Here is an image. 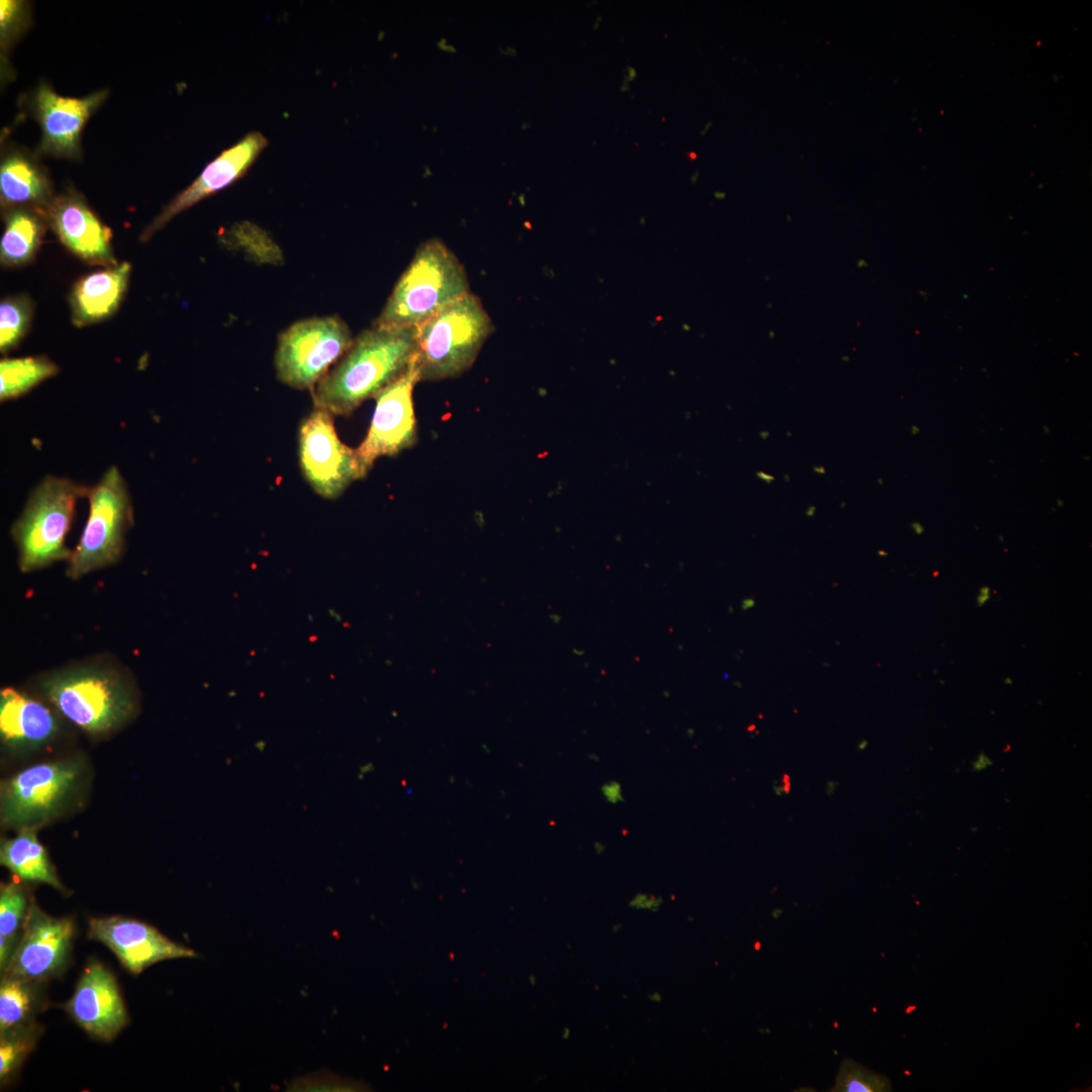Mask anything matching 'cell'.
I'll return each instance as SVG.
<instances>
[{
  "label": "cell",
  "instance_id": "39",
  "mask_svg": "<svg viewBox=\"0 0 1092 1092\" xmlns=\"http://www.w3.org/2000/svg\"><path fill=\"white\" fill-rule=\"evenodd\" d=\"M688 157L691 160H696L697 159V154L695 152H690V153H688Z\"/></svg>",
  "mask_w": 1092,
  "mask_h": 1092
},
{
  "label": "cell",
  "instance_id": "31",
  "mask_svg": "<svg viewBox=\"0 0 1092 1092\" xmlns=\"http://www.w3.org/2000/svg\"><path fill=\"white\" fill-rule=\"evenodd\" d=\"M992 764V760L985 754L980 753L977 759L973 762V769L976 771L983 770Z\"/></svg>",
  "mask_w": 1092,
  "mask_h": 1092
},
{
  "label": "cell",
  "instance_id": "1",
  "mask_svg": "<svg viewBox=\"0 0 1092 1092\" xmlns=\"http://www.w3.org/2000/svg\"><path fill=\"white\" fill-rule=\"evenodd\" d=\"M416 353V328L373 327L362 331L340 360L310 390L313 406L349 416L398 378Z\"/></svg>",
  "mask_w": 1092,
  "mask_h": 1092
},
{
  "label": "cell",
  "instance_id": "38",
  "mask_svg": "<svg viewBox=\"0 0 1092 1092\" xmlns=\"http://www.w3.org/2000/svg\"><path fill=\"white\" fill-rule=\"evenodd\" d=\"M711 125H712V122L707 123L705 125L704 129L701 131V134L704 135L708 131V129L711 127Z\"/></svg>",
  "mask_w": 1092,
  "mask_h": 1092
},
{
  "label": "cell",
  "instance_id": "24",
  "mask_svg": "<svg viewBox=\"0 0 1092 1092\" xmlns=\"http://www.w3.org/2000/svg\"><path fill=\"white\" fill-rule=\"evenodd\" d=\"M0 1033V1080L3 1082L18 1069L33 1048L37 1029L29 1022Z\"/></svg>",
  "mask_w": 1092,
  "mask_h": 1092
},
{
  "label": "cell",
  "instance_id": "9",
  "mask_svg": "<svg viewBox=\"0 0 1092 1092\" xmlns=\"http://www.w3.org/2000/svg\"><path fill=\"white\" fill-rule=\"evenodd\" d=\"M297 453L304 479L326 499L339 497L352 482L368 473L356 449L340 440L334 416L320 407L313 406L298 426Z\"/></svg>",
  "mask_w": 1092,
  "mask_h": 1092
},
{
  "label": "cell",
  "instance_id": "23",
  "mask_svg": "<svg viewBox=\"0 0 1092 1092\" xmlns=\"http://www.w3.org/2000/svg\"><path fill=\"white\" fill-rule=\"evenodd\" d=\"M33 980L3 975L0 984V1032L27 1024L37 1006Z\"/></svg>",
  "mask_w": 1092,
  "mask_h": 1092
},
{
  "label": "cell",
  "instance_id": "37",
  "mask_svg": "<svg viewBox=\"0 0 1092 1092\" xmlns=\"http://www.w3.org/2000/svg\"><path fill=\"white\" fill-rule=\"evenodd\" d=\"M752 605H753L752 600H745L742 607H743V609H745V608H750Z\"/></svg>",
  "mask_w": 1092,
  "mask_h": 1092
},
{
  "label": "cell",
  "instance_id": "21",
  "mask_svg": "<svg viewBox=\"0 0 1092 1092\" xmlns=\"http://www.w3.org/2000/svg\"><path fill=\"white\" fill-rule=\"evenodd\" d=\"M44 224L36 210L14 207L5 217L4 233L0 242V259L5 266H20L35 255Z\"/></svg>",
  "mask_w": 1092,
  "mask_h": 1092
},
{
  "label": "cell",
  "instance_id": "19",
  "mask_svg": "<svg viewBox=\"0 0 1092 1092\" xmlns=\"http://www.w3.org/2000/svg\"><path fill=\"white\" fill-rule=\"evenodd\" d=\"M0 194L3 206L36 205L43 213L53 200L46 174L20 153H11L1 163Z\"/></svg>",
  "mask_w": 1092,
  "mask_h": 1092
},
{
  "label": "cell",
  "instance_id": "33",
  "mask_svg": "<svg viewBox=\"0 0 1092 1092\" xmlns=\"http://www.w3.org/2000/svg\"><path fill=\"white\" fill-rule=\"evenodd\" d=\"M647 997L651 1002H655V1003H659L662 1000V997H661L660 993H658L657 991L652 992V993H648Z\"/></svg>",
  "mask_w": 1092,
  "mask_h": 1092
},
{
  "label": "cell",
  "instance_id": "14",
  "mask_svg": "<svg viewBox=\"0 0 1092 1092\" xmlns=\"http://www.w3.org/2000/svg\"><path fill=\"white\" fill-rule=\"evenodd\" d=\"M106 95V91H98L83 98L64 97L47 85L39 86L34 110L42 131L40 151L56 157L78 158L82 128Z\"/></svg>",
  "mask_w": 1092,
  "mask_h": 1092
},
{
  "label": "cell",
  "instance_id": "25",
  "mask_svg": "<svg viewBox=\"0 0 1092 1092\" xmlns=\"http://www.w3.org/2000/svg\"><path fill=\"white\" fill-rule=\"evenodd\" d=\"M32 313V303L26 296L5 298L0 304V350L14 348L24 336Z\"/></svg>",
  "mask_w": 1092,
  "mask_h": 1092
},
{
  "label": "cell",
  "instance_id": "10",
  "mask_svg": "<svg viewBox=\"0 0 1092 1092\" xmlns=\"http://www.w3.org/2000/svg\"><path fill=\"white\" fill-rule=\"evenodd\" d=\"M420 382L415 358L407 369L375 397L376 404L367 434L356 448L368 472L383 456H394L418 440L413 391Z\"/></svg>",
  "mask_w": 1092,
  "mask_h": 1092
},
{
  "label": "cell",
  "instance_id": "34",
  "mask_svg": "<svg viewBox=\"0 0 1092 1092\" xmlns=\"http://www.w3.org/2000/svg\"><path fill=\"white\" fill-rule=\"evenodd\" d=\"M626 71L628 72V75H625L626 81H632L636 77V71L631 67H628Z\"/></svg>",
  "mask_w": 1092,
  "mask_h": 1092
},
{
  "label": "cell",
  "instance_id": "32",
  "mask_svg": "<svg viewBox=\"0 0 1092 1092\" xmlns=\"http://www.w3.org/2000/svg\"><path fill=\"white\" fill-rule=\"evenodd\" d=\"M989 599H990V588L988 586L981 587L980 595L978 596V599H977L978 606L985 605L989 601Z\"/></svg>",
  "mask_w": 1092,
  "mask_h": 1092
},
{
  "label": "cell",
  "instance_id": "2",
  "mask_svg": "<svg viewBox=\"0 0 1092 1092\" xmlns=\"http://www.w3.org/2000/svg\"><path fill=\"white\" fill-rule=\"evenodd\" d=\"M469 291L463 265L438 239L422 243L373 327L417 328Z\"/></svg>",
  "mask_w": 1092,
  "mask_h": 1092
},
{
  "label": "cell",
  "instance_id": "8",
  "mask_svg": "<svg viewBox=\"0 0 1092 1092\" xmlns=\"http://www.w3.org/2000/svg\"><path fill=\"white\" fill-rule=\"evenodd\" d=\"M81 767L76 760L41 762L20 770L1 785L4 825L35 828L53 819L74 793Z\"/></svg>",
  "mask_w": 1092,
  "mask_h": 1092
},
{
  "label": "cell",
  "instance_id": "20",
  "mask_svg": "<svg viewBox=\"0 0 1092 1092\" xmlns=\"http://www.w3.org/2000/svg\"><path fill=\"white\" fill-rule=\"evenodd\" d=\"M0 862L23 881L48 884L65 891L35 828H23L11 839L1 842Z\"/></svg>",
  "mask_w": 1092,
  "mask_h": 1092
},
{
  "label": "cell",
  "instance_id": "4",
  "mask_svg": "<svg viewBox=\"0 0 1092 1092\" xmlns=\"http://www.w3.org/2000/svg\"><path fill=\"white\" fill-rule=\"evenodd\" d=\"M85 488L57 476H47L34 488L11 531L21 571L69 560L72 551L65 547V538L74 518L76 500L84 496Z\"/></svg>",
  "mask_w": 1092,
  "mask_h": 1092
},
{
  "label": "cell",
  "instance_id": "13",
  "mask_svg": "<svg viewBox=\"0 0 1092 1092\" xmlns=\"http://www.w3.org/2000/svg\"><path fill=\"white\" fill-rule=\"evenodd\" d=\"M267 145L265 135L260 131H252L221 152L187 188L163 208L144 231L142 241L150 240L176 215L242 178Z\"/></svg>",
  "mask_w": 1092,
  "mask_h": 1092
},
{
  "label": "cell",
  "instance_id": "5",
  "mask_svg": "<svg viewBox=\"0 0 1092 1092\" xmlns=\"http://www.w3.org/2000/svg\"><path fill=\"white\" fill-rule=\"evenodd\" d=\"M46 698L68 720L87 732L112 730L132 711L131 697L115 674L96 668H77L44 678Z\"/></svg>",
  "mask_w": 1092,
  "mask_h": 1092
},
{
  "label": "cell",
  "instance_id": "17",
  "mask_svg": "<svg viewBox=\"0 0 1092 1092\" xmlns=\"http://www.w3.org/2000/svg\"><path fill=\"white\" fill-rule=\"evenodd\" d=\"M58 730L55 716L42 703L12 688L0 694V733L11 747L32 748L50 741Z\"/></svg>",
  "mask_w": 1092,
  "mask_h": 1092
},
{
  "label": "cell",
  "instance_id": "15",
  "mask_svg": "<svg viewBox=\"0 0 1092 1092\" xmlns=\"http://www.w3.org/2000/svg\"><path fill=\"white\" fill-rule=\"evenodd\" d=\"M67 1009L83 1029L101 1040H111L127 1022L116 981L98 962L84 970Z\"/></svg>",
  "mask_w": 1092,
  "mask_h": 1092
},
{
  "label": "cell",
  "instance_id": "26",
  "mask_svg": "<svg viewBox=\"0 0 1092 1092\" xmlns=\"http://www.w3.org/2000/svg\"><path fill=\"white\" fill-rule=\"evenodd\" d=\"M835 1092H889L892 1084L888 1077L875 1073L852 1059H844L839 1067Z\"/></svg>",
  "mask_w": 1092,
  "mask_h": 1092
},
{
  "label": "cell",
  "instance_id": "30",
  "mask_svg": "<svg viewBox=\"0 0 1092 1092\" xmlns=\"http://www.w3.org/2000/svg\"><path fill=\"white\" fill-rule=\"evenodd\" d=\"M601 792L605 800L610 804H619L624 801L622 786L617 781H609L603 784Z\"/></svg>",
  "mask_w": 1092,
  "mask_h": 1092
},
{
  "label": "cell",
  "instance_id": "40",
  "mask_svg": "<svg viewBox=\"0 0 1092 1092\" xmlns=\"http://www.w3.org/2000/svg\"><path fill=\"white\" fill-rule=\"evenodd\" d=\"M568 1036H569V1029H568V1028H566V1029L564 1030V1032H563V1037H564V1038H568Z\"/></svg>",
  "mask_w": 1092,
  "mask_h": 1092
},
{
  "label": "cell",
  "instance_id": "28",
  "mask_svg": "<svg viewBox=\"0 0 1092 1092\" xmlns=\"http://www.w3.org/2000/svg\"><path fill=\"white\" fill-rule=\"evenodd\" d=\"M23 7L24 5L19 1L2 0L0 2L2 47L7 46V42L12 38V35L19 31L21 23L24 20L25 11Z\"/></svg>",
  "mask_w": 1092,
  "mask_h": 1092
},
{
  "label": "cell",
  "instance_id": "12",
  "mask_svg": "<svg viewBox=\"0 0 1092 1092\" xmlns=\"http://www.w3.org/2000/svg\"><path fill=\"white\" fill-rule=\"evenodd\" d=\"M88 935L111 949L134 975L161 961L197 957L193 949L170 940L151 925L120 916L91 918Z\"/></svg>",
  "mask_w": 1092,
  "mask_h": 1092
},
{
  "label": "cell",
  "instance_id": "35",
  "mask_svg": "<svg viewBox=\"0 0 1092 1092\" xmlns=\"http://www.w3.org/2000/svg\"><path fill=\"white\" fill-rule=\"evenodd\" d=\"M912 527H913V528L915 529V532H916L917 534H921V533L923 532V530H924V528H923V527H922V526H921L920 524H918V523H914V524L912 525Z\"/></svg>",
  "mask_w": 1092,
  "mask_h": 1092
},
{
  "label": "cell",
  "instance_id": "11",
  "mask_svg": "<svg viewBox=\"0 0 1092 1092\" xmlns=\"http://www.w3.org/2000/svg\"><path fill=\"white\" fill-rule=\"evenodd\" d=\"M22 929L3 975L36 981L59 974L69 958L72 919L52 917L31 901Z\"/></svg>",
  "mask_w": 1092,
  "mask_h": 1092
},
{
  "label": "cell",
  "instance_id": "6",
  "mask_svg": "<svg viewBox=\"0 0 1092 1092\" xmlns=\"http://www.w3.org/2000/svg\"><path fill=\"white\" fill-rule=\"evenodd\" d=\"M84 495L89 500V516L66 571L74 579L116 562L123 550L125 530L132 522L127 486L116 467L86 487Z\"/></svg>",
  "mask_w": 1092,
  "mask_h": 1092
},
{
  "label": "cell",
  "instance_id": "7",
  "mask_svg": "<svg viewBox=\"0 0 1092 1092\" xmlns=\"http://www.w3.org/2000/svg\"><path fill=\"white\" fill-rule=\"evenodd\" d=\"M353 340L348 325L337 314L295 322L278 337L276 376L287 386L311 390Z\"/></svg>",
  "mask_w": 1092,
  "mask_h": 1092
},
{
  "label": "cell",
  "instance_id": "42",
  "mask_svg": "<svg viewBox=\"0 0 1092 1092\" xmlns=\"http://www.w3.org/2000/svg\"><path fill=\"white\" fill-rule=\"evenodd\" d=\"M697 177H698V171H697V172L695 173V175L693 176V182H695V179H697Z\"/></svg>",
  "mask_w": 1092,
  "mask_h": 1092
},
{
  "label": "cell",
  "instance_id": "36",
  "mask_svg": "<svg viewBox=\"0 0 1092 1092\" xmlns=\"http://www.w3.org/2000/svg\"><path fill=\"white\" fill-rule=\"evenodd\" d=\"M622 927H623V925L621 923H616V924H614L612 926V932L617 933L618 931H620L622 929Z\"/></svg>",
  "mask_w": 1092,
  "mask_h": 1092
},
{
  "label": "cell",
  "instance_id": "41",
  "mask_svg": "<svg viewBox=\"0 0 1092 1092\" xmlns=\"http://www.w3.org/2000/svg\"><path fill=\"white\" fill-rule=\"evenodd\" d=\"M753 946H754V948H755L756 950H758V949L760 948V943H759V941H756V942H755V944H754Z\"/></svg>",
  "mask_w": 1092,
  "mask_h": 1092
},
{
  "label": "cell",
  "instance_id": "18",
  "mask_svg": "<svg viewBox=\"0 0 1092 1092\" xmlns=\"http://www.w3.org/2000/svg\"><path fill=\"white\" fill-rule=\"evenodd\" d=\"M130 265L123 262L80 279L71 294L72 320L84 327L110 316L127 287Z\"/></svg>",
  "mask_w": 1092,
  "mask_h": 1092
},
{
  "label": "cell",
  "instance_id": "27",
  "mask_svg": "<svg viewBox=\"0 0 1092 1092\" xmlns=\"http://www.w3.org/2000/svg\"><path fill=\"white\" fill-rule=\"evenodd\" d=\"M28 907L27 894L21 885L12 881L1 885L0 936L17 944V931L23 925Z\"/></svg>",
  "mask_w": 1092,
  "mask_h": 1092
},
{
  "label": "cell",
  "instance_id": "29",
  "mask_svg": "<svg viewBox=\"0 0 1092 1092\" xmlns=\"http://www.w3.org/2000/svg\"><path fill=\"white\" fill-rule=\"evenodd\" d=\"M663 903L661 896H655L646 893H637L629 901V906L636 910H647L651 912H657Z\"/></svg>",
  "mask_w": 1092,
  "mask_h": 1092
},
{
  "label": "cell",
  "instance_id": "3",
  "mask_svg": "<svg viewBox=\"0 0 1092 1092\" xmlns=\"http://www.w3.org/2000/svg\"><path fill=\"white\" fill-rule=\"evenodd\" d=\"M493 324L480 299L468 292L416 328L420 381L454 378L474 363Z\"/></svg>",
  "mask_w": 1092,
  "mask_h": 1092
},
{
  "label": "cell",
  "instance_id": "22",
  "mask_svg": "<svg viewBox=\"0 0 1092 1092\" xmlns=\"http://www.w3.org/2000/svg\"><path fill=\"white\" fill-rule=\"evenodd\" d=\"M58 371V366L43 356L3 359L0 362V398L3 401L21 396Z\"/></svg>",
  "mask_w": 1092,
  "mask_h": 1092
},
{
  "label": "cell",
  "instance_id": "16",
  "mask_svg": "<svg viewBox=\"0 0 1092 1092\" xmlns=\"http://www.w3.org/2000/svg\"><path fill=\"white\" fill-rule=\"evenodd\" d=\"M44 213L60 241L76 256L93 265H117L110 245V230L78 195L58 196Z\"/></svg>",
  "mask_w": 1092,
  "mask_h": 1092
}]
</instances>
